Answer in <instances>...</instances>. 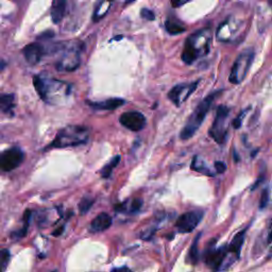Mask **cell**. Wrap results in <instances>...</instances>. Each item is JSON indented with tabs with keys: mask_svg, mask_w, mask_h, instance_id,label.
Instances as JSON below:
<instances>
[{
	"mask_svg": "<svg viewBox=\"0 0 272 272\" xmlns=\"http://www.w3.org/2000/svg\"><path fill=\"white\" fill-rule=\"evenodd\" d=\"M210 38L208 29H202L186 39L182 52V60L185 64L192 65L198 58L207 54L210 50Z\"/></svg>",
	"mask_w": 272,
	"mask_h": 272,
	"instance_id": "6da1fadb",
	"label": "cell"
},
{
	"mask_svg": "<svg viewBox=\"0 0 272 272\" xmlns=\"http://www.w3.org/2000/svg\"><path fill=\"white\" fill-rule=\"evenodd\" d=\"M220 94H221V90H218V92H215L211 95H208L206 98H204L198 104L197 108L193 112V114L190 116V118H188V120L185 124V127L183 128L182 132H181V135H180L181 139L187 141V139L192 138L194 134H196V132L201 127L202 122H203V120L205 119V117L208 113V111H210L214 100L216 99V97Z\"/></svg>",
	"mask_w": 272,
	"mask_h": 272,
	"instance_id": "7a4b0ae2",
	"label": "cell"
},
{
	"mask_svg": "<svg viewBox=\"0 0 272 272\" xmlns=\"http://www.w3.org/2000/svg\"><path fill=\"white\" fill-rule=\"evenodd\" d=\"M89 131L81 125H68L62 129L55 136L50 147L53 148H67L75 147L87 142Z\"/></svg>",
	"mask_w": 272,
	"mask_h": 272,
	"instance_id": "3957f363",
	"label": "cell"
},
{
	"mask_svg": "<svg viewBox=\"0 0 272 272\" xmlns=\"http://www.w3.org/2000/svg\"><path fill=\"white\" fill-rule=\"evenodd\" d=\"M254 60V51L252 49H248L242 51L238 58L234 62L233 67L231 69V74L229 77V81L232 84H239L247 77L251 65Z\"/></svg>",
	"mask_w": 272,
	"mask_h": 272,
	"instance_id": "277c9868",
	"label": "cell"
},
{
	"mask_svg": "<svg viewBox=\"0 0 272 272\" xmlns=\"http://www.w3.org/2000/svg\"><path fill=\"white\" fill-rule=\"evenodd\" d=\"M230 109L226 106H220L216 112L215 120L210 129V136L214 141L221 145L225 144L228 137V118Z\"/></svg>",
	"mask_w": 272,
	"mask_h": 272,
	"instance_id": "5b68a950",
	"label": "cell"
},
{
	"mask_svg": "<svg viewBox=\"0 0 272 272\" xmlns=\"http://www.w3.org/2000/svg\"><path fill=\"white\" fill-rule=\"evenodd\" d=\"M25 153L19 148H11L0 155V169L11 171L16 169L23 163Z\"/></svg>",
	"mask_w": 272,
	"mask_h": 272,
	"instance_id": "8992f818",
	"label": "cell"
},
{
	"mask_svg": "<svg viewBox=\"0 0 272 272\" xmlns=\"http://www.w3.org/2000/svg\"><path fill=\"white\" fill-rule=\"evenodd\" d=\"M203 218L202 211H192L181 215L176 222V228L180 233H191L198 227Z\"/></svg>",
	"mask_w": 272,
	"mask_h": 272,
	"instance_id": "52a82bcc",
	"label": "cell"
},
{
	"mask_svg": "<svg viewBox=\"0 0 272 272\" xmlns=\"http://www.w3.org/2000/svg\"><path fill=\"white\" fill-rule=\"evenodd\" d=\"M198 81L193 83H184V84H179L174 86L168 94L169 99L176 104L177 107H180L184 101H186L194 90L197 89Z\"/></svg>",
	"mask_w": 272,
	"mask_h": 272,
	"instance_id": "ba28073f",
	"label": "cell"
},
{
	"mask_svg": "<svg viewBox=\"0 0 272 272\" xmlns=\"http://www.w3.org/2000/svg\"><path fill=\"white\" fill-rule=\"evenodd\" d=\"M120 123L130 131L138 132L146 125V118L139 112H125L120 116Z\"/></svg>",
	"mask_w": 272,
	"mask_h": 272,
	"instance_id": "9c48e42d",
	"label": "cell"
},
{
	"mask_svg": "<svg viewBox=\"0 0 272 272\" xmlns=\"http://www.w3.org/2000/svg\"><path fill=\"white\" fill-rule=\"evenodd\" d=\"M228 253L227 247H222L219 249H210L205 254V262L208 267L213 270H221L222 265L226 261Z\"/></svg>",
	"mask_w": 272,
	"mask_h": 272,
	"instance_id": "30bf717a",
	"label": "cell"
},
{
	"mask_svg": "<svg viewBox=\"0 0 272 272\" xmlns=\"http://www.w3.org/2000/svg\"><path fill=\"white\" fill-rule=\"evenodd\" d=\"M24 55L26 61L29 63L30 65H36L40 61L41 57H43V47H41L39 44L38 43H32L27 45L24 48Z\"/></svg>",
	"mask_w": 272,
	"mask_h": 272,
	"instance_id": "8fae6325",
	"label": "cell"
},
{
	"mask_svg": "<svg viewBox=\"0 0 272 272\" xmlns=\"http://www.w3.org/2000/svg\"><path fill=\"white\" fill-rule=\"evenodd\" d=\"M111 226H112L111 216L108 215L107 213H101L97 216V217H95L92 222H90L89 231L93 233L103 232L106 231V230H108Z\"/></svg>",
	"mask_w": 272,
	"mask_h": 272,
	"instance_id": "7c38bea8",
	"label": "cell"
},
{
	"mask_svg": "<svg viewBox=\"0 0 272 272\" xmlns=\"http://www.w3.org/2000/svg\"><path fill=\"white\" fill-rule=\"evenodd\" d=\"M79 63H80V58L78 52L73 50L71 52L66 53L64 57H63V59L59 63V69L72 72V71H75V69L79 66Z\"/></svg>",
	"mask_w": 272,
	"mask_h": 272,
	"instance_id": "4fadbf2b",
	"label": "cell"
},
{
	"mask_svg": "<svg viewBox=\"0 0 272 272\" xmlns=\"http://www.w3.org/2000/svg\"><path fill=\"white\" fill-rule=\"evenodd\" d=\"M66 0H53L51 5V18L54 24H59L64 17Z\"/></svg>",
	"mask_w": 272,
	"mask_h": 272,
	"instance_id": "5bb4252c",
	"label": "cell"
},
{
	"mask_svg": "<svg viewBox=\"0 0 272 272\" xmlns=\"http://www.w3.org/2000/svg\"><path fill=\"white\" fill-rule=\"evenodd\" d=\"M88 104L97 110H115L124 104V100L120 98H112L102 102H88Z\"/></svg>",
	"mask_w": 272,
	"mask_h": 272,
	"instance_id": "9a60e30c",
	"label": "cell"
},
{
	"mask_svg": "<svg viewBox=\"0 0 272 272\" xmlns=\"http://www.w3.org/2000/svg\"><path fill=\"white\" fill-rule=\"evenodd\" d=\"M166 30L171 36H178V34H181L185 32L186 28L180 23V20L174 19V18H168L165 23Z\"/></svg>",
	"mask_w": 272,
	"mask_h": 272,
	"instance_id": "2e32d148",
	"label": "cell"
},
{
	"mask_svg": "<svg viewBox=\"0 0 272 272\" xmlns=\"http://www.w3.org/2000/svg\"><path fill=\"white\" fill-rule=\"evenodd\" d=\"M192 169L194 171L201 172L203 174H206V176H214V172L208 168L207 165L205 164V162L202 159L200 156H194L193 159L192 163Z\"/></svg>",
	"mask_w": 272,
	"mask_h": 272,
	"instance_id": "e0dca14e",
	"label": "cell"
},
{
	"mask_svg": "<svg viewBox=\"0 0 272 272\" xmlns=\"http://www.w3.org/2000/svg\"><path fill=\"white\" fill-rule=\"evenodd\" d=\"M15 104V97L12 94H1L0 95V111L10 112Z\"/></svg>",
	"mask_w": 272,
	"mask_h": 272,
	"instance_id": "ac0fdd59",
	"label": "cell"
},
{
	"mask_svg": "<svg viewBox=\"0 0 272 272\" xmlns=\"http://www.w3.org/2000/svg\"><path fill=\"white\" fill-rule=\"evenodd\" d=\"M201 234H199L196 239L194 240L193 245L190 249V252H188V256H187V262L192 264V265H196L199 261V251H198V245H199V239H200Z\"/></svg>",
	"mask_w": 272,
	"mask_h": 272,
	"instance_id": "d6986e66",
	"label": "cell"
},
{
	"mask_svg": "<svg viewBox=\"0 0 272 272\" xmlns=\"http://www.w3.org/2000/svg\"><path fill=\"white\" fill-rule=\"evenodd\" d=\"M119 162H120V156L119 155L115 156L108 165L104 166L101 169V177L104 179H108L111 176V173H112V171H113V169L118 164H119Z\"/></svg>",
	"mask_w": 272,
	"mask_h": 272,
	"instance_id": "ffe728a7",
	"label": "cell"
},
{
	"mask_svg": "<svg viewBox=\"0 0 272 272\" xmlns=\"http://www.w3.org/2000/svg\"><path fill=\"white\" fill-rule=\"evenodd\" d=\"M94 202H95V199L92 198V197H89V196H86L83 198L81 201H80V203H79V211L81 214H86L90 208H92L93 204H94Z\"/></svg>",
	"mask_w": 272,
	"mask_h": 272,
	"instance_id": "44dd1931",
	"label": "cell"
},
{
	"mask_svg": "<svg viewBox=\"0 0 272 272\" xmlns=\"http://www.w3.org/2000/svg\"><path fill=\"white\" fill-rule=\"evenodd\" d=\"M10 261V252L8 250H0V272H3Z\"/></svg>",
	"mask_w": 272,
	"mask_h": 272,
	"instance_id": "7402d4cb",
	"label": "cell"
},
{
	"mask_svg": "<svg viewBox=\"0 0 272 272\" xmlns=\"http://www.w3.org/2000/svg\"><path fill=\"white\" fill-rule=\"evenodd\" d=\"M142 206H143V200L142 199H134V200H132L131 203L129 204L128 212L136 213L141 210Z\"/></svg>",
	"mask_w": 272,
	"mask_h": 272,
	"instance_id": "603a6c76",
	"label": "cell"
},
{
	"mask_svg": "<svg viewBox=\"0 0 272 272\" xmlns=\"http://www.w3.org/2000/svg\"><path fill=\"white\" fill-rule=\"evenodd\" d=\"M246 113H247V110H245V111H242V112H241V113H240V114H239L238 116H237V117L235 118V119L233 120L232 124H233V128H234V129H239V128L241 127V123H242L243 118H245V115H246Z\"/></svg>",
	"mask_w": 272,
	"mask_h": 272,
	"instance_id": "cb8c5ba5",
	"label": "cell"
},
{
	"mask_svg": "<svg viewBox=\"0 0 272 272\" xmlns=\"http://www.w3.org/2000/svg\"><path fill=\"white\" fill-rule=\"evenodd\" d=\"M141 15L143 18L147 19V20H155V13H153L151 10L148 9H143L141 12Z\"/></svg>",
	"mask_w": 272,
	"mask_h": 272,
	"instance_id": "d4e9b609",
	"label": "cell"
},
{
	"mask_svg": "<svg viewBox=\"0 0 272 272\" xmlns=\"http://www.w3.org/2000/svg\"><path fill=\"white\" fill-rule=\"evenodd\" d=\"M268 201H269V191L268 190H265L262 194V198H261V208H265L267 206L268 204Z\"/></svg>",
	"mask_w": 272,
	"mask_h": 272,
	"instance_id": "484cf974",
	"label": "cell"
},
{
	"mask_svg": "<svg viewBox=\"0 0 272 272\" xmlns=\"http://www.w3.org/2000/svg\"><path fill=\"white\" fill-rule=\"evenodd\" d=\"M215 169L216 171H217L218 173H223V172H226L227 170V165L223 163V162H220V161H217V162H215Z\"/></svg>",
	"mask_w": 272,
	"mask_h": 272,
	"instance_id": "4316f807",
	"label": "cell"
},
{
	"mask_svg": "<svg viewBox=\"0 0 272 272\" xmlns=\"http://www.w3.org/2000/svg\"><path fill=\"white\" fill-rule=\"evenodd\" d=\"M190 1H192V0H170L173 8H180V6H183Z\"/></svg>",
	"mask_w": 272,
	"mask_h": 272,
	"instance_id": "83f0119b",
	"label": "cell"
},
{
	"mask_svg": "<svg viewBox=\"0 0 272 272\" xmlns=\"http://www.w3.org/2000/svg\"><path fill=\"white\" fill-rule=\"evenodd\" d=\"M111 272H132V271L128 267H119V268H114Z\"/></svg>",
	"mask_w": 272,
	"mask_h": 272,
	"instance_id": "f1b7e54d",
	"label": "cell"
},
{
	"mask_svg": "<svg viewBox=\"0 0 272 272\" xmlns=\"http://www.w3.org/2000/svg\"><path fill=\"white\" fill-rule=\"evenodd\" d=\"M268 245L270 248V253H272V232L268 236Z\"/></svg>",
	"mask_w": 272,
	"mask_h": 272,
	"instance_id": "f546056e",
	"label": "cell"
},
{
	"mask_svg": "<svg viewBox=\"0 0 272 272\" xmlns=\"http://www.w3.org/2000/svg\"><path fill=\"white\" fill-rule=\"evenodd\" d=\"M63 231H64V227H61V228H59L58 229V231H55L54 233H53V235H55V236H59V235H61L62 234V232Z\"/></svg>",
	"mask_w": 272,
	"mask_h": 272,
	"instance_id": "4dcf8cb0",
	"label": "cell"
},
{
	"mask_svg": "<svg viewBox=\"0 0 272 272\" xmlns=\"http://www.w3.org/2000/svg\"><path fill=\"white\" fill-rule=\"evenodd\" d=\"M133 1H135V0H127V1H125V4H129V3L133 2Z\"/></svg>",
	"mask_w": 272,
	"mask_h": 272,
	"instance_id": "1f68e13d",
	"label": "cell"
},
{
	"mask_svg": "<svg viewBox=\"0 0 272 272\" xmlns=\"http://www.w3.org/2000/svg\"><path fill=\"white\" fill-rule=\"evenodd\" d=\"M268 1H269V3L272 5V0H268Z\"/></svg>",
	"mask_w": 272,
	"mask_h": 272,
	"instance_id": "d6a6232c",
	"label": "cell"
}]
</instances>
